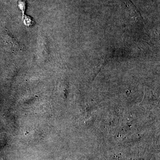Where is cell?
Instances as JSON below:
<instances>
[{"instance_id": "cell-1", "label": "cell", "mask_w": 160, "mask_h": 160, "mask_svg": "<svg viewBox=\"0 0 160 160\" xmlns=\"http://www.w3.org/2000/svg\"><path fill=\"white\" fill-rule=\"evenodd\" d=\"M18 7L22 12L23 14H24L25 9H26V3L23 0H20V1H19Z\"/></svg>"}, {"instance_id": "cell-2", "label": "cell", "mask_w": 160, "mask_h": 160, "mask_svg": "<svg viewBox=\"0 0 160 160\" xmlns=\"http://www.w3.org/2000/svg\"><path fill=\"white\" fill-rule=\"evenodd\" d=\"M32 21L30 17L26 16V18H25V20H24V23H25V25L29 26L30 25H32Z\"/></svg>"}]
</instances>
